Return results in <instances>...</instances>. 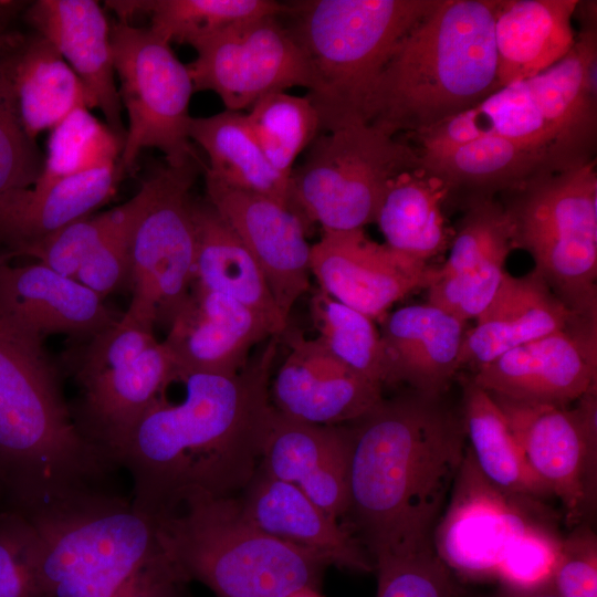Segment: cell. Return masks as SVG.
<instances>
[{
    "label": "cell",
    "mask_w": 597,
    "mask_h": 597,
    "mask_svg": "<svg viewBox=\"0 0 597 597\" xmlns=\"http://www.w3.org/2000/svg\"><path fill=\"white\" fill-rule=\"evenodd\" d=\"M123 146L88 108H77L51 129L43 169L32 187L44 189L67 177L117 165Z\"/></svg>",
    "instance_id": "cell-37"
},
{
    "label": "cell",
    "mask_w": 597,
    "mask_h": 597,
    "mask_svg": "<svg viewBox=\"0 0 597 597\" xmlns=\"http://www.w3.org/2000/svg\"><path fill=\"white\" fill-rule=\"evenodd\" d=\"M200 158L165 165L150 176L153 192L130 241L133 297L127 316L154 328L171 323L193 281L196 232L190 190Z\"/></svg>",
    "instance_id": "cell-12"
},
{
    "label": "cell",
    "mask_w": 597,
    "mask_h": 597,
    "mask_svg": "<svg viewBox=\"0 0 597 597\" xmlns=\"http://www.w3.org/2000/svg\"><path fill=\"white\" fill-rule=\"evenodd\" d=\"M117 468L78 431L42 344L0 314V481L27 506L108 486Z\"/></svg>",
    "instance_id": "cell-5"
},
{
    "label": "cell",
    "mask_w": 597,
    "mask_h": 597,
    "mask_svg": "<svg viewBox=\"0 0 597 597\" xmlns=\"http://www.w3.org/2000/svg\"><path fill=\"white\" fill-rule=\"evenodd\" d=\"M596 30L577 34L559 62L499 88L479 105L411 136L419 150L498 136L540 148L566 168L595 159L597 136Z\"/></svg>",
    "instance_id": "cell-7"
},
{
    "label": "cell",
    "mask_w": 597,
    "mask_h": 597,
    "mask_svg": "<svg viewBox=\"0 0 597 597\" xmlns=\"http://www.w3.org/2000/svg\"><path fill=\"white\" fill-rule=\"evenodd\" d=\"M118 20L144 13L148 27L165 42L189 44L195 50L203 43L247 21L281 15L285 4L273 0H125L106 1Z\"/></svg>",
    "instance_id": "cell-36"
},
{
    "label": "cell",
    "mask_w": 597,
    "mask_h": 597,
    "mask_svg": "<svg viewBox=\"0 0 597 597\" xmlns=\"http://www.w3.org/2000/svg\"><path fill=\"white\" fill-rule=\"evenodd\" d=\"M578 316L534 270L523 276L505 272L486 307L468 328L460 367H479L501 354L565 328Z\"/></svg>",
    "instance_id": "cell-27"
},
{
    "label": "cell",
    "mask_w": 597,
    "mask_h": 597,
    "mask_svg": "<svg viewBox=\"0 0 597 597\" xmlns=\"http://www.w3.org/2000/svg\"><path fill=\"white\" fill-rule=\"evenodd\" d=\"M24 35L17 30L0 35V195L32 187L44 163L23 127L14 90V65Z\"/></svg>",
    "instance_id": "cell-40"
},
{
    "label": "cell",
    "mask_w": 597,
    "mask_h": 597,
    "mask_svg": "<svg viewBox=\"0 0 597 597\" xmlns=\"http://www.w3.org/2000/svg\"><path fill=\"white\" fill-rule=\"evenodd\" d=\"M577 0H501L494 23L501 87L527 80L559 62L577 34Z\"/></svg>",
    "instance_id": "cell-30"
},
{
    "label": "cell",
    "mask_w": 597,
    "mask_h": 597,
    "mask_svg": "<svg viewBox=\"0 0 597 597\" xmlns=\"http://www.w3.org/2000/svg\"><path fill=\"white\" fill-rule=\"evenodd\" d=\"M451 490L452 496L432 535L439 557L467 576L495 575L509 547L532 523L521 500L492 485L479 471L469 451Z\"/></svg>",
    "instance_id": "cell-17"
},
{
    "label": "cell",
    "mask_w": 597,
    "mask_h": 597,
    "mask_svg": "<svg viewBox=\"0 0 597 597\" xmlns=\"http://www.w3.org/2000/svg\"><path fill=\"white\" fill-rule=\"evenodd\" d=\"M38 538L17 509L0 505V597H43L36 575Z\"/></svg>",
    "instance_id": "cell-42"
},
{
    "label": "cell",
    "mask_w": 597,
    "mask_h": 597,
    "mask_svg": "<svg viewBox=\"0 0 597 597\" xmlns=\"http://www.w3.org/2000/svg\"><path fill=\"white\" fill-rule=\"evenodd\" d=\"M562 542L535 524L506 551L495 575L512 589L531 594L549 586Z\"/></svg>",
    "instance_id": "cell-43"
},
{
    "label": "cell",
    "mask_w": 597,
    "mask_h": 597,
    "mask_svg": "<svg viewBox=\"0 0 597 597\" xmlns=\"http://www.w3.org/2000/svg\"><path fill=\"white\" fill-rule=\"evenodd\" d=\"M196 51L186 65L193 93H216L228 111L241 112L269 94L311 84L304 54L279 15L233 27Z\"/></svg>",
    "instance_id": "cell-14"
},
{
    "label": "cell",
    "mask_w": 597,
    "mask_h": 597,
    "mask_svg": "<svg viewBox=\"0 0 597 597\" xmlns=\"http://www.w3.org/2000/svg\"><path fill=\"white\" fill-rule=\"evenodd\" d=\"M272 336L259 314L192 282L163 343L180 380L192 374L233 375L248 364L252 348Z\"/></svg>",
    "instance_id": "cell-21"
},
{
    "label": "cell",
    "mask_w": 597,
    "mask_h": 597,
    "mask_svg": "<svg viewBox=\"0 0 597 597\" xmlns=\"http://www.w3.org/2000/svg\"><path fill=\"white\" fill-rule=\"evenodd\" d=\"M349 425L320 426L289 418L274 409L259 468L296 485L334 519L348 505Z\"/></svg>",
    "instance_id": "cell-22"
},
{
    "label": "cell",
    "mask_w": 597,
    "mask_h": 597,
    "mask_svg": "<svg viewBox=\"0 0 597 597\" xmlns=\"http://www.w3.org/2000/svg\"><path fill=\"white\" fill-rule=\"evenodd\" d=\"M14 509L36 534L43 597H185L190 582L130 496L105 486Z\"/></svg>",
    "instance_id": "cell-3"
},
{
    "label": "cell",
    "mask_w": 597,
    "mask_h": 597,
    "mask_svg": "<svg viewBox=\"0 0 597 597\" xmlns=\"http://www.w3.org/2000/svg\"><path fill=\"white\" fill-rule=\"evenodd\" d=\"M440 397L383 398L348 423L345 515L371 561L432 542L467 451L463 422Z\"/></svg>",
    "instance_id": "cell-2"
},
{
    "label": "cell",
    "mask_w": 597,
    "mask_h": 597,
    "mask_svg": "<svg viewBox=\"0 0 597 597\" xmlns=\"http://www.w3.org/2000/svg\"><path fill=\"white\" fill-rule=\"evenodd\" d=\"M472 379L493 396L566 407L597 384V320L578 316L563 329L501 354Z\"/></svg>",
    "instance_id": "cell-15"
},
{
    "label": "cell",
    "mask_w": 597,
    "mask_h": 597,
    "mask_svg": "<svg viewBox=\"0 0 597 597\" xmlns=\"http://www.w3.org/2000/svg\"><path fill=\"white\" fill-rule=\"evenodd\" d=\"M290 597H322L318 588H304L291 595Z\"/></svg>",
    "instance_id": "cell-47"
},
{
    "label": "cell",
    "mask_w": 597,
    "mask_h": 597,
    "mask_svg": "<svg viewBox=\"0 0 597 597\" xmlns=\"http://www.w3.org/2000/svg\"><path fill=\"white\" fill-rule=\"evenodd\" d=\"M467 322L429 304L405 306L381 321L385 384H408L413 391L440 397L461 368Z\"/></svg>",
    "instance_id": "cell-25"
},
{
    "label": "cell",
    "mask_w": 597,
    "mask_h": 597,
    "mask_svg": "<svg viewBox=\"0 0 597 597\" xmlns=\"http://www.w3.org/2000/svg\"><path fill=\"white\" fill-rule=\"evenodd\" d=\"M501 0H438L394 48L367 97L364 122L410 136L501 88L494 23Z\"/></svg>",
    "instance_id": "cell-4"
},
{
    "label": "cell",
    "mask_w": 597,
    "mask_h": 597,
    "mask_svg": "<svg viewBox=\"0 0 597 597\" xmlns=\"http://www.w3.org/2000/svg\"><path fill=\"white\" fill-rule=\"evenodd\" d=\"M2 499H3V486H2V483L0 481V505H1Z\"/></svg>",
    "instance_id": "cell-48"
},
{
    "label": "cell",
    "mask_w": 597,
    "mask_h": 597,
    "mask_svg": "<svg viewBox=\"0 0 597 597\" xmlns=\"http://www.w3.org/2000/svg\"><path fill=\"white\" fill-rule=\"evenodd\" d=\"M0 314L42 344L50 334L93 337L116 322L103 297L80 282L36 263L0 261Z\"/></svg>",
    "instance_id": "cell-23"
},
{
    "label": "cell",
    "mask_w": 597,
    "mask_h": 597,
    "mask_svg": "<svg viewBox=\"0 0 597 597\" xmlns=\"http://www.w3.org/2000/svg\"><path fill=\"white\" fill-rule=\"evenodd\" d=\"M156 521L170 559L217 597H290L318 588L331 565L316 552L259 530L238 496L188 493Z\"/></svg>",
    "instance_id": "cell-6"
},
{
    "label": "cell",
    "mask_w": 597,
    "mask_h": 597,
    "mask_svg": "<svg viewBox=\"0 0 597 597\" xmlns=\"http://www.w3.org/2000/svg\"><path fill=\"white\" fill-rule=\"evenodd\" d=\"M421 165L453 190L473 197L517 191L536 179L567 170L551 153L498 136L460 145L418 150Z\"/></svg>",
    "instance_id": "cell-29"
},
{
    "label": "cell",
    "mask_w": 597,
    "mask_h": 597,
    "mask_svg": "<svg viewBox=\"0 0 597 597\" xmlns=\"http://www.w3.org/2000/svg\"><path fill=\"white\" fill-rule=\"evenodd\" d=\"M522 597H561L559 595H557L553 589L552 587L547 586L541 590H537V591H534V593H531V594H523Z\"/></svg>",
    "instance_id": "cell-46"
},
{
    "label": "cell",
    "mask_w": 597,
    "mask_h": 597,
    "mask_svg": "<svg viewBox=\"0 0 597 597\" xmlns=\"http://www.w3.org/2000/svg\"><path fill=\"white\" fill-rule=\"evenodd\" d=\"M111 46L128 127L118 167L133 174L145 148L164 153L167 165L197 158L189 138V103L193 86L188 69L170 44L149 28L127 21L111 23Z\"/></svg>",
    "instance_id": "cell-11"
},
{
    "label": "cell",
    "mask_w": 597,
    "mask_h": 597,
    "mask_svg": "<svg viewBox=\"0 0 597 597\" xmlns=\"http://www.w3.org/2000/svg\"><path fill=\"white\" fill-rule=\"evenodd\" d=\"M463 427L469 452L482 475L517 500L551 495L530 469L500 407L486 390L464 378Z\"/></svg>",
    "instance_id": "cell-34"
},
{
    "label": "cell",
    "mask_w": 597,
    "mask_h": 597,
    "mask_svg": "<svg viewBox=\"0 0 597 597\" xmlns=\"http://www.w3.org/2000/svg\"><path fill=\"white\" fill-rule=\"evenodd\" d=\"M188 134L209 158L205 172L228 186L270 197L291 209L290 179L271 166L243 113L226 109L209 117H191Z\"/></svg>",
    "instance_id": "cell-35"
},
{
    "label": "cell",
    "mask_w": 597,
    "mask_h": 597,
    "mask_svg": "<svg viewBox=\"0 0 597 597\" xmlns=\"http://www.w3.org/2000/svg\"><path fill=\"white\" fill-rule=\"evenodd\" d=\"M377 597H462L452 570L433 543L373 558Z\"/></svg>",
    "instance_id": "cell-41"
},
{
    "label": "cell",
    "mask_w": 597,
    "mask_h": 597,
    "mask_svg": "<svg viewBox=\"0 0 597 597\" xmlns=\"http://www.w3.org/2000/svg\"><path fill=\"white\" fill-rule=\"evenodd\" d=\"M491 396L532 472L551 494L559 499L568 521L579 522L595 498L597 384L577 400L573 409Z\"/></svg>",
    "instance_id": "cell-13"
},
{
    "label": "cell",
    "mask_w": 597,
    "mask_h": 597,
    "mask_svg": "<svg viewBox=\"0 0 597 597\" xmlns=\"http://www.w3.org/2000/svg\"><path fill=\"white\" fill-rule=\"evenodd\" d=\"M549 586L561 597H597V548L590 531L582 528L562 542Z\"/></svg>",
    "instance_id": "cell-44"
},
{
    "label": "cell",
    "mask_w": 597,
    "mask_h": 597,
    "mask_svg": "<svg viewBox=\"0 0 597 597\" xmlns=\"http://www.w3.org/2000/svg\"><path fill=\"white\" fill-rule=\"evenodd\" d=\"M207 199L255 259L282 315L311 287L306 226L289 207L228 186L206 172Z\"/></svg>",
    "instance_id": "cell-18"
},
{
    "label": "cell",
    "mask_w": 597,
    "mask_h": 597,
    "mask_svg": "<svg viewBox=\"0 0 597 597\" xmlns=\"http://www.w3.org/2000/svg\"><path fill=\"white\" fill-rule=\"evenodd\" d=\"M122 177L117 164L44 189L20 188L0 195V261L23 256L62 228L90 216L115 193Z\"/></svg>",
    "instance_id": "cell-28"
},
{
    "label": "cell",
    "mask_w": 597,
    "mask_h": 597,
    "mask_svg": "<svg viewBox=\"0 0 597 597\" xmlns=\"http://www.w3.org/2000/svg\"><path fill=\"white\" fill-rule=\"evenodd\" d=\"M244 114L248 127L271 166L290 179L297 156L321 134L318 114L304 96L269 94Z\"/></svg>",
    "instance_id": "cell-38"
},
{
    "label": "cell",
    "mask_w": 597,
    "mask_h": 597,
    "mask_svg": "<svg viewBox=\"0 0 597 597\" xmlns=\"http://www.w3.org/2000/svg\"><path fill=\"white\" fill-rule=\"evenodd\" d=\"M311 314L316 339L331 355L367 379L385 384L383 343L373 318L321 289L311 298Z\"/></svg>",
    "instance_id": "cell-39"
},
{
    "label": "cell",
    "mask_w": 597,
    "mask_h": 597,
    "mask_svg": "<svg viewBox=\"0 0 597 597\" xmlns=\"http://www.w3.org/2000/svg\"><path fill=\"white\" fill-rule=\"evenodd\" d=\"M19 114L28 135L54 128L77 108H92L78 76L44 36L24 35L14 65Z\"/></svg>",
    "instance_id": "cell-33"
},
{
    "label": "cell",
    "mask_w": 597,
    "mask_h": 597,
    "mask_svg": "<svg viewBox=\"0 0 597 597\" xmlns=\"http://www.w3.org/2000/svg\"><path fill=\"white\" fill-rule=\"evenodd\" d=\"M512 219L491 197H472L446 262L427 289L428 303L457 318H476L494 296L514 247Z\"/></svg>",
    "instance_id": "cell-20"
},
{
    "label": "cell",
    "mask_w": 597,
    "mask_h": 597,
    "mask_svg": "<svg viewBox=\"0 0 597 597\" xmlns=\"http://www.w3.org/2000/svg\"><path fill=\"white\" fill-rule=\"evenodd\" d=\"M419 165L415 146L365 123L321 133L291 174V209L323 231L363 229L391 180Z\"/></svg>",
    "instance_id": "cell-10"
},
{
    "label": "cell",
    "mask_w": 597,
    "mask_h": 597,
    "mask_svg": "<svg viewBox=\"0 0 597 597\" xmlns=\"http://www.w3.org/2000/svg\"><path fill=\"white\" fill-rule=\"evenodd\" d=\"M30 1L0 0V35L12 31L17 18L24 12Z\"/></svg>",
    "instance_id": "cell-45"
},
{
    "label": "cell",
    "mask_w": 597,
    "mask_h": 597,
    "mask_svg": "<svg viewBox=\"0 0 597 597\" xmlns=\"http://www.w3.org/2000/svg\"><path fill=\"white\" fill-rule=\"evenodd\" d=\"M35 33L48 39L84 85L92 108L125 142L123 106L115 82L111 23L95 0H36L23 12Z\"/></svg>",
    "instance_id": "cell-24"
},
{
    "label": "cell",
    "mask_w": 597,
    "mask_h": 597,
    "mask_svg": "<svg viewBox=\"0 0 597 597\" xmlns=\"http://www.w3.org/2000/svg\"><path fill=\"white\" fill-rule=\"evenodd\" d=\"M192 216L196 232L192 282L255 312L276 336H282L289 321L280 312L266 279L248 248L207 198L193 199Z\"/></svg>",
    "instance_id": "cell-31"
},
{
    "label": "cell",
    "mask_w": 597,
    "mask_h": 597,
    "mask_svg": "<svg viewBox=\"0 0 597 597\" xmlns=\"http://www.w3.org/2000/svg\"><path fill=\"white\" fill-rule=\"evenodd\" d=\"M238 498L247 517L262 532L316 552L331 565L374 570L370 556L353 533L296 485L271 478L258 468Z\"/></svg>",
    "instance_id": "cell-26"
},
{
    "label": "cell",
    "mask_w": 597,
    "mask_h": 597,
    "mask_svg": "<svg viewBox=\"0 0 597 597\" xmlns=\"http://www.w3.org/2000/svg\"><path fill=\"white\" fill-rule=\"evenodd\" d=\"M506 207L515 249L576 314L597 320L596 158L536 179Z\"/></svg>",
    "instance_id": "cell-9"
},
{
    "label": "cell",
    "mask_w": 597,
    "mask_h": 597,
    "mask_svg": "<svg viewBox=\"0 0 597 597\" xmlns=\"http://www.w3.org/2000/svg\"><path fill=\"white\" fill-rule=\"evenodd\" d=\"M450 189L419 166L391 180L375 222L386 244L427 262L450 247L454 232L447 226L442 203Z\"/></svg>",
    "instance_id": "cell-32"
},
{
    "label": "cell",
    "mask_w": 597,
    "mask_h": 597,
    "mask_svg": "<svg viewBox=\"0 0 597 597\" xmlns=\"http://www.w3.org/2000/svg\"><path fill=\"white\" fill-rule=\"evenodd\" d=\"M289 354L271 381L272 406L306 423L339 426L369 411L383 399V386L357 374L315 338L298 331L283 333Z\"/></svg>",
    "instance_id": "cell-19"
},
{
    "label": "cell",
    "mask_w": 597,
    "mask_h": 597,
    "mask_svg": "<svg viewBox=\"0 0 597 597\" xmlns=\"http://www.w3.org/2000/svg\"><path fill=\"white\" fill-rule=\"evenodd\" d=\"M279 337L233 375L192 374L185 396L159 395L118 457L133 504L156 517L188 493L239 496L254 476L274 407L270 387Z\"/></svg>",
    "instance_id": "cell-1"
},
{
    "label": "cell",
    "mask_w": 597,
    "mask_h": 597,
    "mask_svg": "<svg viewBox=\"0 0 597 597\" xmlns=\"http://www.w3.org/2000/svg\"><path fill=\"white\" fill-rule=\"evenodd\" d=\"M438 0H307L285 4V24L310 71L306 97L321 133L365 123L369 92L397 43ZM366 124V123H365Z\"/></svg>",
    "instance_id": "cell-8"
},
{
    "label": "cell",
    "mask_w": 597,
    "mask_h": 597,
    "mask_svg": "<svg viewBox=\"0 0 597 597\" xmlns=\"http://www.w3.org/2000/svg\"><path fill=\"white\" fill-rule=\"evenodd\" d=\"M311 273L322 291L381 320L407 295L428 289L437 268L368 238L364 229L324 231L311 245Z\"/></svg>",
    "instance_id": "cell-16"
}]
</instances>
